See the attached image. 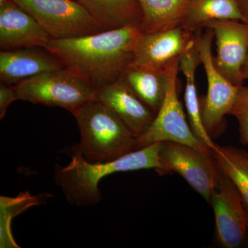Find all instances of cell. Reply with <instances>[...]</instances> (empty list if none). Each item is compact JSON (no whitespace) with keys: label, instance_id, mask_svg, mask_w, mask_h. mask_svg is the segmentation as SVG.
Here are the masks:
<instances>
[{"label":"cell","instance_id":"obj_1","mask_svg":"<svg viewBox=\"0 0 248 248\" xmlns=\"http://www.w3.org/2000/svg\"><path fill=\"white\" fill-rule=\"evenodd\" d=\"M142 31L140 26L51 40L46 50L96 89L113 84L133 63Z\"/></svg>","mask_w":248,"mask_h":248},{"label":"cell","instance_id":"obj_2","mask_svg":"<svg viewBox=\"0 0 248 248\" xmlns=\"http://www.w3.org/2000/svg\"><path fill=\"white\" fill-rule=\"evenodd\" d=\"M161 142L137 150L107 162H90L78 148L69 164L55 169V180L68 203L78 206L95 205L102 199L98 187L101 179L113 173L154 169L164 174L160 151Z\"/></svg>","mask_w":248,"mask_h":248},{"label":"cell","instance_id":"obj_3","mask_svg":"<svg viewBox=\"0 0 248 248\" xmlns=\"http://www.w3.org/2000/svg\"><path fill=\"white\" fill-rule=\"evenodd\" d=\"M81 141L77 147L90 162H107L137 151V139L110 108L96 99L73 112Z\"/></svg>","mask_w":248,"mask_h":248},{"label":"cell","instance_id":"obj_4","mask_svg":"<svg viewBox=\"0 0 248 248\" xmlns=\"http://www.w3.org/2000/svg\"><path fill=\"white\" fill-rule=\"evenodd\" d=\"M15 86L19 100L62 108L71 113L97 99V89L84 77L66 67L28 78Z\"/></svg>","mask_w":248,"mask_h":248},{"label":"cell","instance_id":"obj_5","mask_svg":"<svg viewBox=\"0 0 248 248\" xmlns=\"http://www.w3.org/2000/svg\"><path fill=\"white\" fill-rule=\"evenodd\" d=\"M43 28L51 40L93 35L104 31L87 10L73 0H11Z\"/></svg>","mask_w":248,"mask_h":248},{"label":"cell","instance_id":"obj_6","mask_svg":"<svg viewBox=\"0 0 248 248\" xmlns=\"http://www.w3.org/2000/svg\"><path fill=\"white\" fill-rule=\"evenodd\" d=\"M213 29L205 28L195 32L196 43L200 53L207 81L208 93L200 99L201 113L209 135L218 133L223 126L225 117L230 112L236 99L239 86L233 84L217 69L213 62Z\"/></svg>","mask_w":248,"mask_h":248},{"label":"cell","instance_id":"obj_7","mask_svg":"<svg viewBox=\"0 0 248 248\" xmlns=\"http://www.w3.org/2000/svg\"><path fill=\"white\" fill-rule=\"evenodd\" d=\"M181 58L171 63L169 88L166 99L151 127L137 140L138 150L156 142L172 141L193 147L205 153H212L192 132L178 97L177 77Z\"/></svg>","mask_w":248,"mask_h":248},{"label":"cell","instance_id":"obj_8","mask_svg":"<svg viewBox=\"0 0 248 248\" xmlns=\"http://www.w3.org/2000/svg\"><path fill=\"white\" fill-rule=\"evenodd\" d=\"M160 156L164 174L177 173L206 202H210L218 185V167L213 153L176 142L163 141Z\"/></svg>","mask_w":248,"mask_h":248},{"label":"cell","instance_id":"obj_9","mask_svg":"<svg viewBox=\"0 0 248 248\" xmlns=\"http://www.w3.org/2000/svg\"><path fill=\"white\" fill-rule=\"evenodd\" d=\"M210 202L215 213L218 242L227 248L241 246L248 238L247 209L237 187L219 167L218 185Z\"/></svg>","mask_w":248,"mask_h":248},{"label":"cell","instance_id":"obj_10","mask_svg":"<svg viewBox=\"0 0 248 248\" xmlns=\"http://www.w3.org/2000/svg\"><path fill=\"white\" fill-rule=\"evenodd\" d=\"M207 27L213 29L216 40L217 54L213 56V62L217 69L233 84L243 85L242 68L248 48V23L214 21Z\"/></svg>","mask_w":248,"mask_h":248},{"label":"cell","instance_id":"obj_11","mask_svg":"<svg viewBox=\"0 0 248 248\" xmlns=\"http://www.w3.org/2000/svg\"><path fill=\"white\" fill-rule=\"evenodd\" d=\"M195 34L182 25L156 32H142L133 64L156 68L168 66L185 53Z\"/></svg>","mask_w":248,"mask_h":248},{"label":"cell","instance_id":"obj_12","mask_svg":"<svg viewBox=\"0 0 248 248\" xmlns=\"http://www.w3.org/2000/svg\"><path fill=\"white\" fill-rule=\"evenodd\" d=\"M51 38L27 11L9 0L0 6L1 50L40 47L45 48Z\"/></svg>","mask_w":248,"mask_h":248},{"label":"cell","instance_id":"obj_13","mask_svg":"<svg viewBox=\"0 0 248 248\" xmlns=\"http://www.w3.org/2000/svg\"><path fill=\"white\" fill-rule=\"evenodd\" d=\"M97 99L118 116L137 140L146 133L156 117L122 79L97 89Z\"/></svg>","mask_w":248,"mask_h":248},{"label":"cell","instance_id":"obj_14","mask_svg":"<svg viewBox=\"0 0 248 248\" xmlns=\"http://www.w3.org/2000/svg\"><path fill=\"white\" fill-rule=\"evenodd\" d=\"M64 67L58 58L40 47L0 52V80L11 86H16L28 78Z\"/></svg>","mask_w":248,"mask_h":248},{"label":"cell","instance_id":"obj_15","mask_svg":"<svg viewBox=\"0 0 248 248\" xmlns=\"http://www.w3.org/2000/svg\"><path fill=\"white\" fill-rule=\"evenodd\" d=\"M171 63L161 68L132 63L120 79L157 114L169 91Z\"/></svg>","mask_w":248,"mask_h":248},{"label":"cell","instance_id":"obj_16","mask_svg":"<svg viewBox=\"0 0 248 248\" xmlns=\"http://www.w3.org/2000/svg\"><path fill=\"white\" fill-rule=\"evenodd\" d=\"M201 64V59L195 35L188 48L183 54L179 63V71L186 79L185 104L189 123L196 137L210 150L215 146L202 120L200 98L197 94L195 82L196 71Z\"/></svg>","mask_w":248,"mask_h":248},{"label":"cell","instance_id":"obj_17","mask_svg":"<svg viewBox=\"0 0 248 248\" xmlns=\"http://www.w3.org/2000/svg\"><path fill=\"white\" fill-rule=\"evenodd\" d=\"M104 31L141 27L143 14L138 0H78Z\"/></svg>","mask_w":248,"mask_h":248},{"label":"cell","instance_id":"obj_18","mask_svg":"<svg viewBox=\"0 0 248 248\" xmlns=\"http://www.w3.org/2000/svg\"><path fill=\"white\" fill-rule=\"evenodd\" d=\"M218 20L244 22L238 0H192L182 26L195 33L205 29L210 23Z\"/></svg>","mask_w":248,"mask_h":248},{"label":"cell","instance_id":"obj_19","mask_svg":"<svg viewBox=\"0 0 248 248\" xmlns=\"http://www.w3.org/2000/svg\"><path fill=\"white\" fill-rule=\"evenodd\" d=\"M143 19V32H153L182 25L192 0H138Z\"/></svg>","mask_w":248,"mask_h":248},{"label":"cell","instance_id":"obj_20","mask_svg":"<svg viewBox=\"0 0 248 248\" xmlns=\"http://www.w3.org/2000/svg\"><path fill=\"white\" fill-rule=\"evenodd\" d=\"M217 164L234 183L248 211V153L241 148L215 144L211 149Z\"/></svg>","mask_w":248,"mask_h":248},{"label":"cell","instance_id":"obj_21","mask_svg":"<svg viewBox=\"0 0 248 248\" xmlns=\"http://www.w3.org/2000/svg\"><path fill=\"white\" fill-rule=\"evenodd\" d=\"M51 195H31L29 192H22L16 197H0V247L19 248L11 231L13 218L33 205H40Z\"/></svg>","mask_w":248,"mask_h":248},{"label":"cell","instance_id":"obj_22","mask_svg":"<svg viewBox=\"0 0 248 248\" xmlns=\"http://www.w3.org/2000/svg\"><path fill=\"white\" fill-rule=\"evenodd\" d=\"M230 115L239 122V140L242 144H248V87L239 86L234 105Z\"/></svg>","mask_w":248,"mask_h":248},{"label":"cell","instance_id":"obj_23","mask_svg":"<svg viewBox=\"0 0 248 248\" xmlns=\"http://www.w3.org/2000/svg\"><path fill=\"white\" fill-rule=\"evenodd\" d=\"M19 100L16 86L1 82L0 84V119L6 115L8 108L15 101Z\"/></svg>","mask_w":248,"mask_h":248},{"label":"cell","instance_id":"obj_24","mask_svg":"<svg viewBox=\"0 0 248 248\" xmlns=\"http://www.w3.org/2000/svg\"><path fill=\"white\" fill-rule=\"evenodd\" d=\"M243 78L244 79H248V48L247 55H246V60L242 68Z\"/></svg>","mask_w":248,"mask_h":248},{"label":"cell","instance_id":"obj_25","mask_svg":"<svg viewBox=\"0 0 248 248\" xmlns=\"http://www.w3.org/2000/svg\"><path fill=\"white\" fill-rule=\"evenodd\" d=\"M248 211V210H247Z\"/></svg>","mask_w":248,"mask_h":248}]
</instances>
